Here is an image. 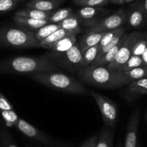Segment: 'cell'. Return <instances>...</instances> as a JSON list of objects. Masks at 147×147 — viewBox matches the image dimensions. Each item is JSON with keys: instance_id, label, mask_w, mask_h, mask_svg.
I'll return each instance as SVG.
<instances>
[{"instance_id": "42", "label": "cell", "mask_w": 147, "mask_h": 147, "mask_svg": "<svg viewBox=\"0 0 147 147\" xmlns=\"http://www.w3.org/2000/svg\"><path fill=\"white\" fill-rule=\"evenodd\" d=\"M31 1H40V0H31Z\"/></svg>"}, {"instance_id": "34", "label": "cell", "mask_w": 147, "mask_h": 147, "mask_svg": "<svg viewBox=\"0 0 147 147\" xmlns=\"http://www.w3.org/2000/svg\"><path fill=\"white\" fill-rule=\"evenodd\" d=\"M99 136L97 135H94L89 138L87 141H84L80 147H97V142H98Z\"/></svg>"}, {"instance_id": "25", "label": "cell", "mask_w": 147, "mask_h": 147, "mask_svg": "<svg viewBox=\"0 0 147 147\" xmlns=\"http://www.w3.org/2000/svg\"><path fill=\"white\" fill-rule=\"evenodd\" d=\"M59 28H60V26L58 23L47 24L35 31V36H36L38 40L40 42L49 37L50 35H51L53 32L59 30Z\"/></svg>"}, {"instance_id": "38", "label": "cell", "mask_w": 147, "mask_h": 147, "mask_svg": "<svg viewBox=\"0 0 147 147\" xmlns=\"http://www.w3.org/2000/svg\"><path fill=\"white\" fill-rule=\"evenodd\" d=\"M7 147H18V146H17L15 145V144H12V143L8 142L7 145Z\"/></svg>"}, {"instance_id": "13", "label": "cell", "mask_w": 147, "mask_h": 147, "mask_svg": "<svg viewBox=\"0 0 147 147\" xmlns=\"http://www.w3.org/2000/svg\"><path fill=\"white\" fill-rule=\"evenodd\" d=\"M13 20L15 23L20 28H25L30 31H36L41 27L49 23L48 20H37L28 17L15 15Z\"/></svg>"}, {"instance_id": "8", "label": "cell", "mask_w": 147, "mask_h": 147, "mask_svg": "<svg viewBox=\"0 0 147 147\" xmlns=\"http://www.w3.org/2000/svg\"><path fill=\"white\" fill-rule=\"evenodd\" d=\"M144 32H133L128 33L126 39L118 51L113 60L107 66L110 69L119 70L120 68L128 60L132 54V51L136 43L144 38Z\"/></svg>"}, {"instance_id": "10", "label": "cell", "mask_w": 147, "mask_h": 147, "mask_svg": "<svg viewBox=\"0 0 147 147\" xmlns=\"http://www.w3.org/2000/svg\"><path fill=\"white\" fill-rule=\"evenodd\" d=\"M140 121V109L136 107L128 119L124 147H136L137 134Z\"/></svg>"}, {"instance_id": "18", "label": "cell", "mask_w": 147, "mask_h": 147, "mask_svg": "<svg viewBox=\"0 0 147 147\" xmlns=\"http://www.w3.org/2000/svg\"><path fill=\"white\" fill-rule=\"evenodd\" d=\"M127 36H128V33L125 32V33L122 36V38H121V39L120 40V41L118 42V43H117L113 48H112V49H110L107 53H106L105 54L104 56H103L98 61L93 63V64L92 65H93V66H107L110 62L113 60L114 58L115 57V56H116V54L118 53L119 49H121L122 45L123 44L124 41H125V39H126Z\"/></svg>"}, {"instance_id": "24", "label": "cell", "mask_w": 147, "mask_h": 147, "mask_svg": "<svg viewBox=\"0 0 147 147\" xmlns=\"http://www.w3.org/2000/svg\"><path fill=\"white\" fill-rule=\"evenodd\" d=\"M100 48L99 44L90 48L86 50L82 53V67L84 68L86 66H90L92 64L93 62L96 60L97 56L98 55Z\"/></svg>"}, {"instance_id": "21", "label": "cell", "mask_w": 147, "mask_h": 147, "mask_svg": "<svg viewBox=\"0 0 147 147\" xmlns=\"http://www.w3.org/2000/svg\"><path fill=\"white\" fill-rule=\"evenodd\" d=\"M115 134V128H111L105 125L101 131L97 147H112Z\"/></svg>"}, {"instance_id": "3", "label": "cell", "mask_w": 147, "mask_h": 147, "mask_svg": "<svg viewBox=\"0 0 147 147\" xmlns=\"http://www.w3.org/2000/svg\"><path fill=\"white\" fill-rule=\"evenodd\" d=\"M28 77L37 83L61 92L74 94H90L82 82L63 73L56 71L41 72Z\"/></svg>"}, {"instance_id": "2", "label": "cell", "mask_w": 147, "mask_h": 147, "mask_svg": "<svg viewBox=\"0 0 147 147\" xmlns=\"http://www.w3.org/2000/svg\"><path fill=\"white\" fill-rule=\"evenodd\" d=\"M77 75L83 83L107 90L121 88L130 83L122 71L107 66L90 65L82 68Z\"/></svg>"}, {"instance_id": "4", "label": "cell", "mask_w": 147, "mask_h": 147, "mask_svg": "<svg viewBox=\"0 0 147 147\" xmlns=\"http://www.w3.org/2000/svg\"><path fill=\"white\" fill-rule=\"evenodd\" d=\"M0 45L16 49L41 47L35 32L12 27L0 29Z\"/></svg>"}, {"instance_id": "6", "label": "cell", "mask_w": 147, "mask_h": 147, "mask_svg": "<svg viewBox=\"0 0 147 147\" xmlns=\"http://www.w3.org/2000/svg\"><path fill=\"white\" fill-rule=\"evenodd\" d=\"M22 134L28 138L36 141L42 144L50 147H71L68 144L58 141L50 136L42 132L39 129L30 124L24 119L19 118L18 123L15 125Z\"/></svg>"}, {"instance_id": "33", "label": "cell", "mask_w": 147, "mask_h": 147, "mask_svg": "<svg viewBox=\"0 0 147 147\" xmlns=\"http://www.w3.org/2000/svg\"><path fill=\"white\" fill-rule=\"evenodd\" d=\"M13 110V106L8 101L7 99L0 92V110Z\"/></svg>"}, {"instance_id": "41", "label": "cell", "mask_w": 147, "mask_h": 147, "mask_svg": "<svg viewBox=\"0 0 147 147\" xmlns=\"http://www.w3.org/2000/svg\"><path fill=\"white\" fill-rule=\"evenodd\" d=\"M118 147H122V144H121V142H120L119 144H118Z\"/></svg>"}, {"instance_id": "23", "label": "cell", "mask_w": 147, "mask_h": 147, "mask_svg": "<svg viewBox=\"0 0 147 147\" xmlns=\"http://www.w3.org/2000/svg\"><path fill=\"white\" fill-rule=\"evenodd\" d=\"M123 73L130 82L135 80L147 78V66L144 65V66L135 68L130 71H124Z\"/></svg>"}, {"instance_id": "43", "label": "cell", "mask_w": 147, "mask_h": 147, "mask_svg": "<svg viewBox=\"0 0 147 147\" xmlns=\"http://www.w3.org/2000/svg\"><path fill=\"white\" fill-rule=\"evenodd\" d=\"M73 1H75V0H73Z\"/></svg>"}, {"instance_id": "28", "label": "cell", "mask_w": 147, "mask_h": 147, "mask_svg": "<svg viewBox=\"0 0 147 147\" xmlns=\"http://www.w3.org/2000/svg\"><path fill=\"white\" fill-rule=\"evenodd\" d=\"M144 63L141 56H131L128 59V60L120 68L119 70L122 72L127 71H130L135 68L144 66Z\"/></svg>"}, {"instance_id": "7", "label": "cell", "mask_w": 147, "mask_h": 147, "mask_svg": "<svg viewBox=\"0 0 147 147\" xmlns=\"http://www.w3.org/2000/svg\"><path fill=\"white\" fill-rule=\"evenodd\" d=\"M90 94L98 106L105 125L109 128H115L118 121L119 111L117 105L109 97L94 91L90 92Z\"/></svg>"}, {"instance_id": "9", "label": "cell", "mask_w": 147, "mask_h": 147, "mask_svg": "<svg viewBox=\"0 0 147 147\" xmlns=\"http://www.w3.org/2000/svg\"><path fill=\"white\" fill-rule=\"evenodd\" d=\"M126 22V12L124 9H121L115 13L106 18L99 20L98 21L89 26L86 32H107L123 26Z\"/></svg>"}, {"instance_id": "20", "label": "cell", "mask_w": 147, "mask_h": 147, "mask_svg": "<svg viewBox=\"0 0 147 147\" xmlns=\"http://www.w3.org/2000/svg\"><path fill=\"white\" fill-rule=\"evenodd\" d=\"M127 92L134 95L147 94V78L135 80L128 84Z\"/></svg>"}, {"instance_id": "27", "label": "cell", "mask_w": 147, "mask_h": 147, "mask_svg": "<svg viewBox=\"0 0 147 147\" xmlns=\"http://www.w3.org/2000/svg\"><path fill=\"white\" fill-rule=\"evenodd\" d=\"M123 31H126L125 28L124 27L121 26L120 28H116V29L112 30L107 31L106 32V33L105 34L104 36L102 37V38L100 40V43H99V48H100V50L103 48L104 46H105L106 45L108 44L110 42L112 41L114 38H115L118 35H119L121 32H123Z\"/></svg>"}, {"instance_id": "31", "label": "cell", "mask_w": 147, "mask_h": 147, "mask_svg": "<svg viewBox=\"0 0 147 147\" xmlns=\"http://www.w3.org/2000/svg\"><path fill=\"white\" fill-rule=\"evenodd\" d=\"M147 37L141 39L140 40H138L136 43L135 44V46H134V49L132 51V54L131 56H141V55L143 54V53L145 51L146 47L147 45Z\"/></svg>"}, {"instance_id": "19", "label": "cell", "mask_w": 147, "mask_h": 147, "mask_svg": "<svg viewBox=\"0 0 147 147\" xmlns=\"http://www.w3.org/2000/svg\"><path fill=\"white\" fill-rule=\"evenodd\" d=\"M52 11L51 12H45V11L39 10V9H33V8H28L20 9L15 12V15L18 16L28 17V18H34L37 20H48L51 15L52 14Z\"/></svg>"}, {"instance_id": "39", "label": "cell", "mask_w": 147, "mask_h": 147, "mask_svg": "<svg viewBox=\"0 0 147 147\" xmlns=\"http://www.w3.org/2000/svg\"><path fill=\"white\" fill-rule=\"evenodd\" d=\"M144 117H145V121H146V123H147V109H146V111H145Z\"/></svg>"}, {"instance_id": "22", "label": "cell", "mask_w": 147, "mask_h": 147, "mask_svg": "<svg viewBox=\"0 0 147 147\" xmlns=\"http://www.w3.org/2000/svg\"><path fill=\"white\" fill-rule=\"evenodd\" d=\"M80 20L76 13H71L68 18L58 23L60 28L71 31H80L81 32L80 28Z\"/></svg>"}, {"instance_id": "26", "label": "cell", "mask_w": 147, "mask_h": 147, "mask_svg": "<svg viewBox=\"0 0 147 147\" xmlns=\"http://www.w3.org/2000/svg\"><path fill=\"white\" fill-rule=\"evenodd\" d=\"M73 12V9L70 7H65L58 9L56 12H53L48 19L51 23H59L69 16Z\"/></svg>"}, {"instance_id": "29", "label": "cell", "mask_w": 147, "mask_h": 147, "mask_svg": "<svg viewBox=\"0 0 147 147\" xmlns=\"http://www.w3.org/2000/svg\"><path fill=\"white\" fill-rule=\"evenodd\" d=\"M1 113L6 122V125L9 127L15 126L20 118L14 110H1Z\"/></svg>"}, {"instance_id": "14", "label": "cell", "mask_w": 147, "mask_h": 147, "mask_svg": "<svg viewBox=\"0 0 147 147\" xmlns=\"http://www.w3.org/2000/svg\"><path fill=\"white\" fill-rule=\"evenodd\" d=\"M105 33L106 32H87V34L82 36L78 43L82 53L90 48L98 45Z\"/></svg>"}, {"instance_id": "11", "label": "cell", "mask_w": 147, "mask_h": 147, "mask_svg": "<svg viewBox=\"0 0 147 147\" xmlns=\"http://www.w3.org/2000/svg\"><path fill=\"white\" fill-rule=\"evenodd\" d=\"M146 18V17L143 8V2H137L130 7L126 13V22L131 28L136 29L142 26Z\"/></svg>"}, {"instance_id": "30", "label": "cell", "mask_w": 147, "mask_h": 147, "mask_svg": "<svg viewBox=\"0 0 147 147\" xmlns=\"http://www.w3.org/2000/svg\"><path fill=\"white\" fill-rule=\"evenodd\" d=\"M110 0H75L74 3L80 7H101L107 5Z\"/></svg>"}, {"instance_id": "12", "label": "cell", "mask_w": 147, "mask_h": 147, "mask_svg": "<svg viewBox=\"0 0 147 147\" xmlns=\"http://www.w3.org/2000/svg\"><path fill=\"white\" fill-rule=\"evenodd\" d=\"M105 11L101 7H82L79 9L76 15L80 19V22H83V25L86 26H91L95 23L97 20V17L100 16Z\"/></svg>"}, {"instance_id": "32", "label": "cell", "mask_w": 147, "mask_h": 147, "mask_svg": "<svg viewBox=\"0 0 147 147\" xmlns=\"http://www.w3.org/2000/svg\"><path fill=\"white\" fill-rule=\"evenodd\" d=\"M18 3V0H0V13L12 10Z\"/></svg>"}, {"instance_id": "35", "label": "cell", "mask_w": 147, "mask_h": 147, "mask_svg": "<svg viewBox=\"0 0 147 147\" xmlns=\"http://www.w3.org/2000/svg\"><path fill=\"white\" fill-rule=\"evenodd\" d=\"M141 58H142L144 65H145V66H147V45L146 47L145 51H144V52L143 53V54L141 55Z\"/></svg>"}, {"instance_id": "44", "label": "cell", "mask_w": 147, "mask_h": 147, "mask_svg": "<svg viewBox=\"0 0 147 147\" xmlns=\"http://www.w3.org/2000/svg\"><path fill=\"white\" fill-rule=\"evenodd\" d=\"M18 1H19V0H18Z\"/></svg>"}, {"instance_id": "5", "label": "cell", "mask_w": 147, "mask_h": 147, "mask_svg": "<svg viewBox=\"0 0 147 147\" xmlns=\"http://www.w3.org/2000/svg\"><path fill=\"white\" fill-rule=\"evenodd\" d=\"M53 63L57 67H62L72 73H77L82 69V53L81 49L78 43H76L70 49L65 52L51 51L46 53Z\"/></svg>"}, {"instance_id": "17", "label": "cell", "mask_w": 147, "mask_h": 147, "mask_svg": "<svg viewBox=\"0 0 147 147\" xmlns=\"http://www.w3.org/2000/svg\"><path fill=\"white\" fill-rule=\"evenodd\" d=\"M63 2V0H40L30 1L25 5L28 8L39 9L45 12H51L57 8Z\"/></svg>"}, {"instance_id": "15", "label": "cell", "mask_w": 147, "mask_h": 147, "mask_svg": "<svg viewBox=\"0 0 147 147\" xmlns=\"http://www.w3.org/2000/svg\"><path fill=\"white\" fill-rule=\"evenodd\" d=\"M80 31H71L63 29V28H59L54 32L49 35V37L46 38L45 39L40 41V46L44 49H48L52 44H53L56 42L59 41L61 39L65 37H67L69 35H73V34H77L78 35L80 33Z\"/></svg>"}, {"instance_id": "36", "label": "cell", "mask_w": 147, "mask_h": 147, "mask_svg": "<svg viewBox=\"0 0 147 147\" xmlns=\"http://www.w3.org/2000/svg\"><path fill=\"white\" fill-rule=\"evenodd\" d=\"M110 1L112 2V3L115 4V5H123L125 4L124 0H110Z\"/></svg>"}, {"instance_id": "37", "label": "cell", "mask_w": 147, "mask_h": 147, "mask_svg": "<svg viewBox=\"0 0 147 147\" xmlns=\"http://www.w3.org/2000/svg\"><path fill=\"white\" fill-rule=\"evenodd\" d=\"M143 8L146 17H147V0H144V2H143Z\"/></svg>"}, {"instance_id": "16", "label": "cell", "mask_w": 147, "mask_h": 147, "mask_svg": "<svg viewBox=\"0 0 147 147\" xmlns=\"http://www.w3.org/2000/svg\"><path fill=\"white\" fill-rule=\"evenodd\" d=\"M77 34H73V35L65 37L59 40V41L52 44L48 49L51 50V51L58 52V53L66 51L77 43Z\"/></svg>"}, {"instance_id": "1", "label": "cell", "mask_w": 147, "mask_h": 147, "mask_svg": "<svg viewBox=\"0 0 147 147\" xmlns=\"http://www.w3.org/2000/svg\"><path fill=\"white\" fill-rule=\"evenodd\" d=\"M57 71L59 68L45 54L40 56H16L0 61V74L30 76Z\"/></svg>"}, {"instance_id": "40", "label": "cell", "mask_w": 147, "mask_h": 147, "mask_svg": "<svg viewBox=\"0 0 147 147\" xmlns=\"http://www.w3.org/2000/svg\"><path fill=\"white\" fill-rule=\"evenodd\" d=\"M133 1H134V0H124V2L125 3H130V2H133Z\"/></svg>"}]
</instances>
